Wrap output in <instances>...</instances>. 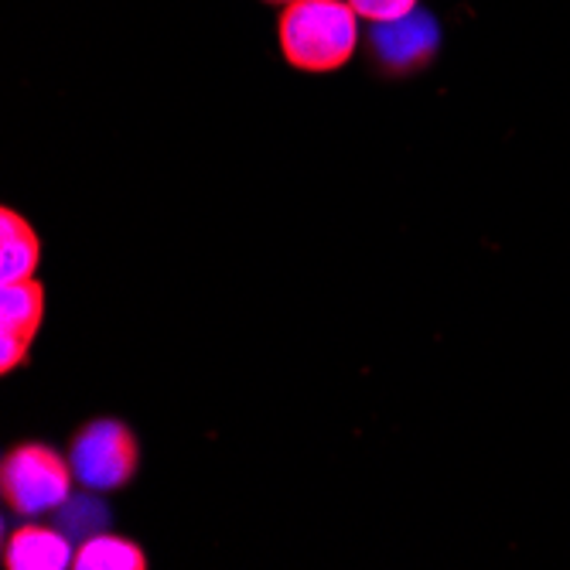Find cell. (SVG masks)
I'll list each match as a JSON object with an SVG mask.
<instances>
[{"label":"cell","instance_id":"cell-1","mask_svg":"<svg viewBox=\"0 0 570 570\" xmlns=\"http://www.w3.org/2000/svg\"><path fill=\"white\" fill-rule=\"evenodd\" d=\"M277 41L291 69L307 76L338 72L358 48V14L348 0H294L281 11Z\"/></svg>","mask_w":570,"mask_h":570},{"label":"cell","instance_id":"cell-2","mask_svg":"<svg viewBox=\"0 0 570 570\" xmlns=\"http://www.w3.org/2000/svg\"><path fill=\"white\" fill-rule=\"evenodd\" d=\"M76 472L69 454L41 441H24L4 454L0 464V495L18 515L56 512L72 499Z\"/></svg>","mask_w":570,"mask_h":570},{"label":"cell","instance_id":"cell-3","mask_svg":"<svg viewBox=\"0 0 570 570\" xmlns=\"http://www.w3.org/2000/svg\"><path fill=\"white\" fill-rule=\"evenodd\" d=\"M76 482L92 492H117L134 482L140 469V444L134 428L117 417H96L69 441Z\"/></svg>","mask_w":570,"mask_h":570},{"label":"cell","instance_id":"cell-4","mask_svg":"<svg viewBox=\"0 0 570 570\" xmlns=\"http://www.w3.org/2000/svg\"><path fill=\"white\" fill-rule=\"evenodd\" d=\"M441 28L431 11H410L396 21L373 24L370 59L390 76H413L434 62Z\"/></svg>","mask_w":570,"mask_h":570},{"label":"cell","instance_id":"cell-5","mask_svg":"<svg viewBox=\"0 0 570 570\" xmlns=\"http://www.w3.org/2000/svg\"><path fill=\"white\" fill-rule=\"evenodd\" d=\"M41 322H45V287L35 277L4 284V294H0V373L4 376L28 362Z\"/></svg>","mask_w":570,"mask_h":570},{"label":"cell","instance_id":"cell-6","mask_svg":"<svg viewBox=\"0 0 570 570\" xmlns=\"http://www.w3.org/2000/svg\"><path fill=\"white\" fill-rule=\"evenodd\" d=\"M76 547L72 537L59 527L28 523L14 530L4 543V567L8 570H62L72 567Z\"/></svg>","mask_w":570,"mask_h":570},{"label":"cell","instance_id":"cell-7","mask_svg":"<svg viewBox=\"0 0 570 570\" xmlns=\"http://www.w3.org/2000/svg\"><path fill=\"white\" fill-rule=\"evenodd\" d=\"M41 264V239L35 226L11 205L0 209V284L35 277Z\"/></svg>","mask_w":570,"mask_h":570},{"label":"cell","instance_id":"cell-8","mask_svg":"<svg viewBox=\"0 0 570 570\" xmlns=\"http://www.w3.org/2000/svg\"><path fill=\"white\" fill-rule=\"evenodd\" d=\"M76 570H144L147 567V553L140 550V543L99 530L86 540H79L76 557H72Z\"/></svg>","mask_w":570,"mask_h":570},{"label":"cell","instance_id":"cell-9","mask_svg":"<svg viewBox=\"0 0 570 570\" xmlns=\"http://www.w3.org/2000/svg\"><path fill=\"white\" fill-rule=\"evenodd\" d=\"M56 515H59V530L69 533L72 540H86V537L110 527V509H107V502L99 499V492H92V489H86L82 495L59 505Z\"/></svg>","mask_w":570,"mask_h":570},{"label":"cell","instance_id":"cell-10","mask_svg":"<svg viewBox=\"0 0 570 570\" xmlns=\"http://www.w3.org/2000/svg\"><path fill=\"white\" fill-rule=\"evenodd\" d=\"M348 4L362 21H370V24L396 21L410 11H417V0H348Z\"/></svg>","mask_w":570,"mask_h":570},{"label":"cell","instance_id":"cell-11","mask_svg":"<svg viewBox=\"0 0 570 570\" xmlns=\"http://www.w3.org/2000/svg\"><path fill=\"white\" fill-rule=\"evenodd\" d=\"M264 4H277V8H287V4H294V0H264Z\"/></svg>","mask_w":570,"mask_h":570}]
</instances>
